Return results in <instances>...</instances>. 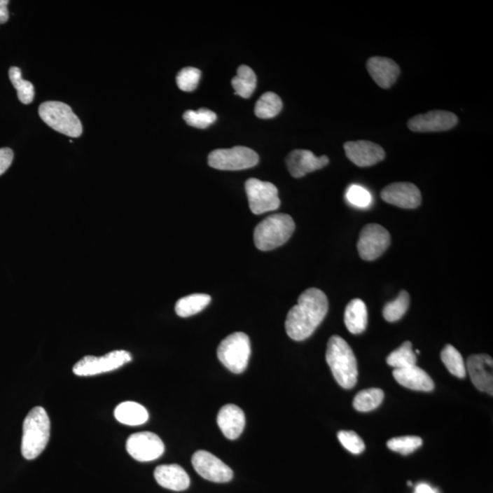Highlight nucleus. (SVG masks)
<instances>
[{
    "mask_svg": "<svg viewBox=\"0 0 493 493\" xmlns=\"http://www.w3.org/2000/svg\"><path fill=\"white\" fill-rule=\"evenodd\" d=\"M328 308V299L324 291L317 288L303 291L297 305L289 311L285 321L289 338L294 341L309 338L326 317Z\"/></svg>",
    "mask_w": 493,
    "mask_h": 493,
    "instance_id": "nucleus-1",
    "label": "nucleus"
},
{
    "mask_svg": "<svg viewBox=\"0 0 493 493\" xmlns=\"http://www.w3.org/2000/svg\"><path fill=\"white\" fill-rule=\"evenodd\" d=\"M326 362L340 386L345 389L356 386L359 377L356 356L350 345L339 335H333L329 339Z\"/></svg>",
    "mask_w": 493,
    "mask_h": 493,
    "instance_id": "nucleus-2",
    "label": "nucleus"
},
{
    "mask_svg": "<svg viewBox=\"0 0 493 493\" xmlns=\"http://www.w3.org/2000/svg\"><path fill=\"white\" fill-rule=\"evenodd\" d=\"M50 422L43 408H32L23 423L21 453L32 461L41 455L50 440Z\"/></svg>",
    "mask_w": 493,
    "mask_h": 493,
    "instance_id": "nucleus-3",
    "label": "nucleus"
},
{
    "mask_svg": "<svg viewBox=\"0 0 493 493\" xmlns=\"http://www.w3.org/2000/svg\"><path fill=\"white\" fill-rule=\"evenodd\" d=\"M296 230L293 218L275 214L263 219L254 230V243L260 251H272L286 243Z\"/></svg>",
    "mask_w": 493,
    "mask_h": 493,
    "instance_id": "nucleus-4",
    "label": "nucleus"
},
{
    "mask_svg": "<svg viewBox=\"0 0 493 493\" xmlns=\"http://www.w3.org/2000/svg\"><path fill=\"white\" fill-rule=\"evenodd\" d=\"M39 114L45 123L59 133L74 138L83 134L82 123L68 104L62 102H45L39 108Z\"/></svg>",
    "mask_w": 493,
    "mask_h": 493,
    "instance_id": "nucleus-5",
    "label": "nucleus"
},
{
    "mask_svg": "<svg viewBox=\"0 0 493 493\" xmlns=\"http://www.w3.org/2000/svg\"><path fill=\"white\" fill-rule=\"evenodd\" d=\"M251 341L244 333H234L218 345V357L225 368L235 374L244 372L251 356Z\"/></svg>",
    "mask_w": 493,
    "mask_h": 493,
    "instance_id": "nucleus-6",
    "label": "nucleus"
},
{
    "mask_svg": "<svg viewBox=\"0 0 493 493\" xmlns=\"http://www.w3.org/2000/svg\"><path fill=\"white\" fill-rule=\"evenodd\" d=\"M260 158L254 150L246 146L216 149L209 155V167L218 170L237 171L255 167Z\"/></svg>",
    "mask_w": 493,
    "mask_h": 493,
    "instance_id": "nucleus-7",
    "label": "nucleus"
},
{
    "mask_svg": "<svg viewBox=\"0 0 493 493\" xmlns=\"http://www.w3.org/2000/svg\"><path fill=\"white\" fill-rule=\"evenodd\" d=\"M131 361L132 356L129 352L116 350L101 357L84 356L75 363L72 371L78 377H92L122 368Z\"/></svg>",
    "mask_w": 493,
    "mask_h": 493,
    "instance_id": "nucleus-8",
    "label": "nucleus"
},
{
    "mask_svg": "<svg viewBox=\"0 0 493 493\" xmlns=\"http://www.w3.org/2000/svg\"><path fill=\"white\" fill-rule=\"evenodd\" d=\"M245 189L249 209L254 214L273 211L281 205L278 189L272 183L249 179L245 183Z\"/></svg>",
    "mask_w": 493,
    "mask_h": 493,
    "instance_id": "nucleus-9",
    "label": "nucleus"
},
{
    "mask_svg": "<svg viewBox=\"0 0 493 493\" xmlns=\"http://www.w3.org/2000/svg\"><path fill=\"white\" fill-rule=\"evenodd\" d=\"M390 245L389 231L380 224H368L361 231L357 251L365 261H375L380 258Z\"/></svg>",
    "mask_w": 493,
    "mask_h": 493,
    "instance_id": "nucleus-10",
    "label": "nucleus"
},
{
    "mask_svg": "<svg viewBox=\"0 0 493 493\" xmlns=\"http://www.w3.org/2000/svg\"><path fill=\"white\" fill-rule=\"evenodd\" d=\"M126 450L135 461L148 462L160 458L165 445L158 435L152 432L135 433L128 438Z\"/></svg>",
    "mask_w": 493,
    "mask_h": 493,
    "instance_id": "nucleus-11",
    "label": "nucleus"
},
{
    "mask_svg": "<svg viewBox=\"0 0 493 493\" xmlns=\"http://www.w3.org/2000/svg\"><path fill=\"white\" fill-rule=\"evenodd\" d=\"M192 464L204 479L212 482H228L233 479V471L216 456L205 450H198L192 457Z\"/></svg>",
    "mask_w": 493,
    "mask_h": 493,
    "instance_id": "nucleus-12",
    "label": "nucleus"
},
{
    "mask_svg": "<svg viewBox=\"0 0 493 493\" xmlns=\"http://www.w3.org/2000/svg\"><path fill=\"white\" fill-rule=\"evenodd\" d=\"M458 122L455 113L437 110L414 116L408 121V126L411 131L417 133H431L450 130Z\"/></svg>",
    "mask_w": 493,
    "mask_h": 493,
    "instance_id": "nucleus-13",
    "label": "nucleus"
},
{
    "mask_svg": "<svg viewBox=\"0 0 493 493\" xmlns=\"http://www.w3.org/2000/svg\"><path fill=\"white\" fill-rule=\"evenodd\" d=\"M382 200L402 209H417L422 204V193L417 186L408 182H398L387 186L381 192Z\"/></svg>",
    "mask_w": 493,
    "mask_h": 493,
    "instance_id": "nucleus-14",
    "label": "nucleus"
},
{
    "mask_svg": "<svg viewBox=\"0 0 493 493\" xmlns=\"http://www.w3.org/2000/svg\"><path fill=\"white\" fill-rule=\"evenodd\" d=\"M348 159L359 167H368L384 160L386 153L378 144L370 141H350L345 144Z\"/></svg>",
    "mask_w": 493,
    "mask_h": 493,
    "instance_id": "nucleus-15",
    "label": "nucleus"
},
{
    "mask_svg": "<svg viewBox=\"0 0 493 493\" xmlns=\"http://www.w3.org/2000/svg\"><path fill=\"white\" fill-rule=\"evenodd\" d=\"M328 163L329 158L326 155L317 156L309 150H294L286 158L289 172L296 179H300L315 170L321 169Z\"/></svg>",
    "mask_w": 493,
    "mask_h": 493,
    "instance_id": "nucleus-16",
    "label": "nucleus"
},
{
    "mask_svg": "<svg viewBox=\"0 0 493 493\" xmlns=\"http://www.w3.org/2000/svg\"><path fill=\"white\" fill-rule=\"evenodd\" d=\"M492 368L493 361L488 354H473L468 357L466 366L474 386L491 396L493 393Z\"/></svg>",
    "mask_w": 493,
    "mask_h": 493,
    "instance_id": "nucleus-17",
    "label": "nucleus"
},
{
    "mask_svg": "<svg viewBox=\"0 0 493 493\" xmlns=\"http://www.w3.org/2000/svg\"><path fill=\"white\" fill-rule=\"evenodd\" d=\"M366 66L370 76L383 89L392 86L401 74V68L396 62L384 57H372Z\"/></svg>",
    "mask_w": 493,
    "mask_h": 493,
    "instance_id": "nucleus-18",
    "label": "nucleus"
},
{
    "mask_svg": "<svg viewBox=\"0 0 493 493\" xmlns=\"http://www.w3.org/2000/svg\"><path fill=\"white\" fill-rule=\"evenodd\" d=\"M216 422L225 437L228 440H236L244 431V412L235 405H224L218 412Z\"/></svg>",
    "mask_w": 493,
    "mask_h": 493,
    "instance_id": "nucleus-19",
    "label": "nucleus"
},
{
    "mask_svg": "<svg viewBox=\"0 0 493 493\" xmlns=\"http://www.w3.org/2000/svg\"><path fill=\"white\" fill-rule=\"evenodd\" d=\"M156 482L171 491L182 492L190 485L188 474L179 465H161L155 471Z\"/></svg>",
    "mask_w": 493,
    "mask_h": 493,
    "instance_id": "nucleus-20",
    "label": "nucleus"
},
{
    "mask_svg": "<svg viewBox=\"0 0 493 493\" xmlns=\"http://www.w3.org/2000/svg\"><path fill=\"white\" fill-rule=\"evenodd\" d=\"M393 375L401 386L407 387V389L424 391V392H431L434 389V382L419 366H414L407 368L395 369Z\"/></svg>",
    "mask_w": 493,
    "mask_h": 493,
    "instance_id": "nucleus-21",
    "label": "nucleus"
},
{
    "mask_svg": "<svg viewBox=\"0 0 493 493\" xmlns=\"http://www.w3.org/2000/svg\"><path fill=\"white\" fill-rule=\"evenodd\" d=\"M345 324L348 331L354 335H359L368 326V308L360 299L352 300L345 312Z\"/></svg>",
    "mask_w": 493,
    "mask_h": 493,
    "instance_id": "nucleus-22",
    "label": "nucleus"
},
{
    "mask_svg": "<svg viewBox=\"0 0 493 493\" xmlns=\"http://www.w3.org/2000/svg\"><path fill=\"white\" fill-rule=\"evenodd\" d=\"M114 417L120 423L128 426L143 425L149 419L146 408L138 403L126 401L117 405Z\"/></svg>",
    "mask_w": 493,
    "mask_h": 493,
    "instance_id": "nucleus-23",
    "label": "nucleus"
},
{
    "mask_svg": "<svg viewBox=\"0 0 493 493\" xmlns=\"http://www.w3.org/2000/svg\"><path fill=\"white\" fill-rule=\"evenodd\" d=\"M231 84L237 95L240 97L248 99L251 97L252 93L256 89L257 77L256 74L249 66H239L237 71V75L231 81Z\"/></svg>",
    "mask_w": 493,
    "mask_h": 493,
    "instance_id": "nucleus-24",
    "label": "nucleus"
},
{
    "mask_svg": "<svg viewBox=\"0 0 493 493\" xmlns=\"http://www.w3.org/2000/svg\"><path fill=\"white\" fill-rule=\"evenodd\" d=\"M210 302L211 297L205 293H195L183 297L176 303V314L183 318L190 317L203 311Z\"/></svg>",
    "mask_w": 493,
    "mask_h": 493,
    "instance_id": "nucleus-25",
    "label": "nucleus"
},
{
    "mask_svg": "<svg viewBox=\"0 0 493 493\" xmlns=\"http://www.w3.org/2000/svg\"><path fill=\"white\" fill-rule=\"evenodd\" d=\"M282 109V99L275 92H267L258 99L255 106V114L261 119L273 118Z\"/></svg>",
    "mask_w": 493,
    "mask_h": 493,
    "instance_id": "nucleus-26",
    "label": "nucleus"
},
{
    "mask_svg": "<svg viewBox=\"0 0 493 493\" xmlns=\"http://www.w3.org/2000/svg\"><path fill=\"white\" fill-rule=\"evenodd\" d=\"M417 356L412 350L410 341L405 342L398 349L387 356V363L395 369H402L417 366Z\"/></svg>",
    "mask_w": 493,
    "mask_h": 493,
    "instance_id": "nucleus-27",
    "label": "nucleus"
},
{
    "mask_svg": "<svg viewBox=\"0 0 493 493\" xmlns=\"http://www.w3.org/2000/svg\"><path fill=\"white\" fill-rule=\"evenodd\" d=\"M441 360L445 366L455 377L464 378L467 374L463 357L453 345H447L441 352Z\"/></svg>",
    "mask_w": 493,
    "mask_h": 493,
    "instance_id": "nucleus-28",
    "label": "nucleus"
},
{
    "mask_svg": "<svg viewBox=\"0 0 493 493\" xmlns=\"http://www.w3.org/2000/svg\"><path fill=\"white\" fill-rule=\"evenodd\" d=\"M384 396V391L380 389L361 391L354 399V408L360 412L374 410L383 402Z\"/></svg>",
    "mask_w": 493,
    "mask_h": 493,
    "instance_id": "nucleus-29",
    "label": "nucleus"
},
{
    "mask_svg": "<svg viewBox=\"0 0 493 493\" xmlns=\"http://www.w3.org/2000/svg\"><path fill=\"white\" fill-rule=\"evenodd\" d=\"M10 79L14 88L17 90L18 97L23 104H29L34 99V86L29 81H25L21 77V71L20 68L11 67L10 71Z\"/></svg>",
    "mask_w": 493,
    "mask_h": 493,
    "instance_id": "nucleus-30",
    "label": "nucleus"
},
{
    "mask_svg": "<svg viewBox=\"0 0 493 493\" xmlns=\"http://www.w3.org/2000/svg\"><path fill=\"white\" fill-rule=\"evenodd\" d=\"M410 294L408 293V291H402L398 298L387 303L384 306L383 309L384 318L390 323L401 320L410 307Z\"/></svg>",
    "mask_w": 493,
    "mask_h": 493,
    "instance_id": "nucleus-31",
    "label": "nucleus"
},
{
    "mask_svg": "<svg viewBox=\"0 0 493 493\" xmlns=\"http://www.w3.org/2000/svg\"><path fill=\"white\" fill-rule=\"evenodd\" d=\"M183 118L192 127L206 129L216 122V114L206 108H201L197 111H186Z\"/></svg>",
    "mask_w": 493,
    "mask_h": 493,
    "instance_id": "nucleus-32",
    "label": "nucleus"
},
{
    "mask_svg": "<svg viewBox=\"0 0 493 493\" xmlns=\"http://www.w3.org/2000/svg\"><path fill=\"white\" fill-rule=\"evenodd\" d=\"M423 440L417 436H405V437L394 438L387 442V447L393 452L408 455L422 447Z\"/></svg>",
    "mask_w": 493,
    "mask_h": 493,
    "instance_id": "nucleus-33",
    "label": "nucleus"
},
{
    "mask_svg": "<svg viewBox=\"0 0 493 493\" xmlns=\"http://www.w3.org/2000/svg\"><path fill=\"white\" fill-rule=\"evenodd\" d=\"M201 71L197 68L186 67L182 69L176 76L177 86L184 92H193L198 85Z\"/></svg>",
    "mask_w": 493,
    "mask_h": 493,
    "instance_id": "nucleus-34",
    "label": "nucleus"
},
{
    "mask_svg": "<svg viewBox=\"0 0 493 493\" xmlns=\"http://www.w3.org/2000/svg\"><path fill=\"white\" fill-rule=\"evenodd\" d=\"M347 200L354 207L366 209L372 203V195L368 189L359 185H352L347 191Z\"/></svg>",
    "mask_w": 493,
    "mask_h": 493,
    "instance_id": "nucleus-35",
    "label": "nucleus"
},
{
    "mask_svg": "<svg viewBox=\"0 0 493 493\" xmlns=\"http://www.w3.org/2000/svg\"><path fill=\"white\" fill-rule=\"evenodd\" d=\"M338 440L342 447L353 454H361L366 450L362 438L354 431H342L338 432Z\"/></svg>",
    "mask_w": 493,
    "mask_h": 493,
    "instance_id": "nucleus-36",
    "label": "nucleus"
},
{
    "mask_svg": "<svg viewBox=\"0 0 493 493\" xmlns=\"http://www.w3.org/2000/svg\"><path fill=\"white\" fill-rule=\"evenodd\" d=\"M13 158L14 153L11 148L0 149V176L10 168Z\"/></svg>",
    "mask_w": 493,
    "mask_h": 493,
    "instance_id": "nucleus-37",
    "label": "nucleus"
},
{
    "mask_svg": "<svg viewBox=\"0 0 493 493\" xmlns=\"http://www.w3.org/2000/svg\"><path fill=\"white\" fill-rule=\"evenodd\" d=\"M413 493H441V492L440 489L434 488L431 484L419 482L415 487Z\"/></svg>",
    "mask_w": 493,
    "mask_h": 493,
    "instance_id": "nucleus-38",
    "label": "nucleus"
},
{
    "mask_svg": "<svg viewBox=\"0 0 493 493\" xmlns=\"http://www.w3.org/2000/svg\"><path fill=\"white\" fill-rule=\"evenodd\" d=\"M8 0H0V24H4L8 20L10 13H8Z\"/></svg>",
    "mask_w": 493,
    "mask_h": 493,
    "instance_id": "nucleus-39",
    "label": "nucleus"
},
{
    "mask_svg": "<svg viewBox=\"0 0 493 493\" xmlns=\"http://www.w3.org/2000/svg\"><path fill=\"white\" fill-rule=\"evenodd\" d=\"M408 486H412V485H413V484H412L411 482H408Z\"/></svg>",
    "mask_w": 493,
    "mask_h": 493,
    "instance_id": "nucleus-40",
    "label": "nucleus"
}]
</instances>
